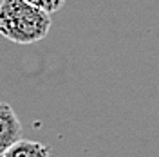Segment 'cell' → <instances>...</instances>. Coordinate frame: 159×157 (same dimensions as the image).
<instances>
[{"mask_svg":"<svg viewBox=\"0 0 159 157\" xmlns=\"http://www.w3.org/2000/svg\"><path fill=\"white\" fill-rule=\"evenodd\" d=\"M25 2H29L31 6L45 11V13H56L65 4V0H25Z\"/></svg>","mask_w":159,"mask_h":157,"instance_id":"4","label":"cell"},{"mask_svg":"<svg viewBox=\"0 0 159 157\" xmlns=\"http://www.w3.org/2000/svg\"><path fill=\"white\" fill-rule=\"evenodd\" d=\"M49 13L31 6L25 0L0 2V34L9 42L29 45L49 34Z\"/></svg>","mask_w":159,"mask_h":157,"instance_id":"1","label":"cell"},{"mask_svg":"<svg viewBox=\"0 0 159 157\" xmlns=\"http://www.w3.org/2000/svg\"><path fill=\"white\" fill-rule=\"evenodd\" d=\"M51 146L40 141H25L20 139L9 150H6L0 157H49Z\"/></svg>","mask_w":159,"mask_h":157,"instance_id":"3","label":"cell"},{"mask_svg":"<svg viewBox=\"0 0 159 157\" xmlns=\"http://www.w3.org/2000/svg\"><path fill=\"white\" fill-rule=\"evenodd\" d=\"M22 139V123L9 103H0V155Z\"/></svg>","mask_w":159,"mask_h":157,"instance_id":"2","label":"cell"}]
</instances>
